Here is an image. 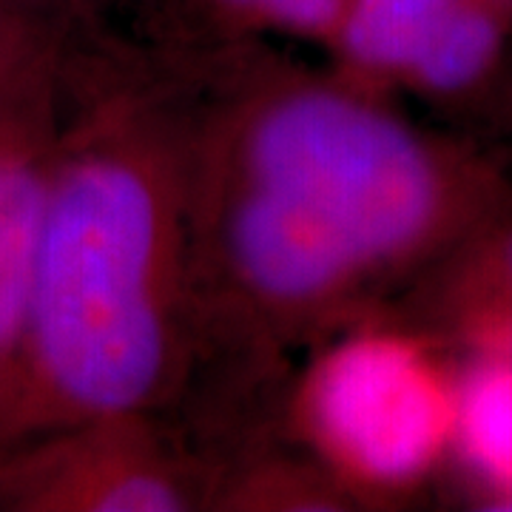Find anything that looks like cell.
Instances as JSON below:
<instances>
[{
	"mask_svg": "<svg viewBox=\"0 0 512 512\" xmlns=\"http://www.w3.org/2000/svg\"><path fill=\"white\" fill-rule=\"evenodd\" d=\"M37 63V37L23 9L0 6V148H37L12 117L23 69Z\"/></svg>",
	"mask_w": 512,
	"mask_h": 512,
	"instance_id": "cell-10",
	"label": "cell"
},
{
	"mask_svg": "<svg viewBox=\"0 0 512 512\" xmlns=\"http://www.w3.org/2000/svg\"><path fill=\"white\" fill-rule=\"evenodd\" d=\"M248 18L274 23L302 35H322L339 29L348 0H222Z\"/></svg>",
	"mask_w": 512,
	"mask_h": 512,
	"instance_id": "cell-11",
	"label": "cell"
},
{
	"mask_svg": "<svg viewBox=\"0 0 512 512\" xmlns=\"http://www.w3.org/2000/svg\"><path fill=\"white\" fill-rule=\"evenodd\" d=\"M458 393L421 350L399 339H356L322 365L313 419L359 476L402 484L421 476L456 436Z\"/></svg>",
	"mask_w": 512,
	"mask_h": 512,
	"instance_id": "cell-3",
	"label": "cell"
},
{
	"mask_svg": "<svg viewBox=\"0 0 512 512\" xmlns=\"http://www.w3.org/2000/svg\"><path fill=\"white\" fill-rule=\"evenodd\" d=\"M473 319L493 359L512 362V228L490 248L473 288Z\"/></svg>",
	"mask_w": 512,
	"mask_h": 512,
	"instance_id": "cell-9",
	"label": "cell"
},
{
	"mask_svg": "<svg viewBox=\"0 0 512 512\" xmlns=\"http://www.w3.org/2000/svg\"><path fill=\"white\" fill-rule=\"evenodd\" d=\"M29 3H35V0H0V6H9V9H26Z\"/></svg>",
	"mask_w": 512,
	"mask_h": 512,
	"instance_id": "cell-12",
	"label": "cell"
},
{
	"mask_svg": "<svg viewBox=\"0 0 512 512\" xmlns=\"http://www.w3.org/2000/svg\"><path fill=\"white\" fill-rule=\"evenodd\" d=\"M498 40L501 29L493 3L461 0L407 74L433 92H461L490 69Z\"/></svg>",
	"mask_w": 512,
	"mask_h": 512,
	"instance_id": "cell-7",
	"label": "cell"
},
{
	"mask_svg": "<svg viewBox=\"0 0 512 512\" xmlns=\"http://www.w3.org/2000/svg\"><path fill=\"white\" fill-rule=\"evenodd\" d=\"M456 436L495 484L512 490V362L493 359L461 387Z\"/></svg>",
	"mask_w": 512,
	"mask_h": 512,
	"instance_id": "cell-8",
	"label": "cell"
},
{
	"mask_svg": "<svg viewBox=\"0 0 512 512\" xmlns=\"http://www.w3.org/2000/svg\"><path fill=\"white\" fill-rule=\"evenodd\" d=\"M160 205L143 171L89 151L49 171L18 373L0 436L131 410L163 373Z\"/></svg>",
	"mask_w": 512,
	"mask_h": 512,
	"instance_id": "cell-1",
	"label": "cell"
},
{
	"mask_svg": "<svg viewBox=\"0 0 512 512\" xmlns=\"http://www.w3.org/2000/svg\"><path fill=\"white\" fill-rule=\"evenodd\" d=\"M251 188L285 200L359 268L424 248L453 222V168L382 111L330 92L276 103L251 134Z\"/></svg>",
	"mask_w": 512,
	"mask_h": 512,
	"instance_id": "cell-2",
	"label": "cell"
},
{
	"mask_svg": "<svg viewBox=\"0 0 512 512\" xmlns=\"http://www.w3.org/2000/svg\"><path fill=\"white\" fill-rule=\"evenodd\" d=\"M461 0H348L339 32L359 63L410 72L430 37Z\"/></svg>",
	"mask_w": 512,
	"mask_h": 512,
	"instance_id": "cell-6",
	"label": "cell"
},
{
	"mask_svg": "<svg viewBox=\"0 0 512 512\" xmlns=\"http://www.w3.org/2000/svg\"><path fill=\"white\" fill-rule=\"evenodd\" d=\"M49 168L37 148H0V402L26 345Z\"/></svg>",
	"mask_w": 512,
	"mask_h": 512,
	"instance_id": "cell-5",
	"label": "cell"
},
{
	"mask_svg": "<svg viewBox=\"0 0 512 512\" xmlns=\"http://www.w3.org/2000/svg\"><path fill=\"white\" fill-rule=\"evenodd\" d=\"M231 239L242 274L276 299L322 296L362 271L319 222L259 188H248L239 200Z\"/></svg>",
	"mask_w": 512,
	"mask_h": 512,
	"instance_id": "cell-4",
	"label": "cell"
}]
</instances>
